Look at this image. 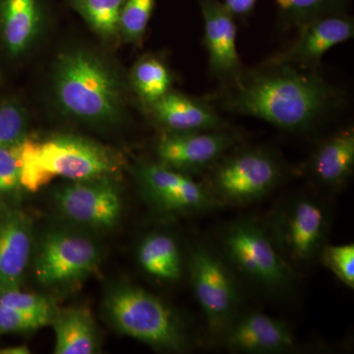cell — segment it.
<instances>
[{
    "instance_id": "obj_6",
    "label": "cell",
    "mask_w": 354,
    "mask_h": 354,
    "mask_svg": "<svg viewBox=\"0 0 354 354\" xmlns=\"http://www.w3.org/2000/svg\"><path fill=\"white\" fill-rule=\"evenodd\" d=\"M206 172L205 183L221 206L244 205L270 194L285 176V167L269 149L237 145Z\"/></svg>"
},
{
    "instance_id": "obj_8",
    "label": "cell",
    "mask_w": 354,
    "mask_h": 354,
    "mask_svg": "<svg viewBox=\"0 0 354 354\" xmlns=\"http://www.w3.org/2000/svg\"><path fill=\"white\" fill-rule=\"evenodd\" d=\"M328 227L325 207L313 198L298 196L279 207L270 230L283 257L293 267L308 264L320 255Z\"/></svg>"
},
{
    "instance_id": "obj_3",
    "label": "cell",
    "mask_w": 354,
    "mask_h": 354,
    "mask_svg": "<svg viewBox=\"0 0 354 354\" xmlns=\"http://www.w3.org/2000/svg\"><path fill=\"white\" fill-rule=\"evenodd\" d=\"M60 106L88 121H111L120 116V82L99 58L85 51L60 55L55 79Z\"/></svg>"
},
{
    "instance_id": "obj_2",
    "label": "cell",
    "mask_w": 354,
    "mask_h": 354,
    "mask_svg": "<svg viewBox=\"0 0 354 354\" xmlns=\"http://www.w3.org/2000/svg\"><path fill=\"white\" fill-rule=\"evenodd\" d=\"M120 156L97 142L57 135L38 141L24 137L22 148L21 184L26 190L37 192L55 177L73 181L106 178L120 174Z\"/></svg>"
},
{
    "instance_id": "obj_10",
    "label": "cell",
    "mask_w": 354,
    "mask_h": 354,
    "mask_svg": "<svg viewBox=\"0 0 354 354\" xmlns=\"http://www.w3.org/2000/svg\"><path fill=\"white\" fill-rule=\"evenodd\" d=\"M142 191L153 208L165 214H200L221 207L206 183L160 162L139 167Z\"/></svg>"
},
{
    "instance_id": "obj_14",
    "label": "cell",
    "mask_w": 354,
    "mask_h": 354,
    "mask_svg": "<svg viewBox=\"0 0 354 354\" xmlns=\"http://www.w3.org/2000/svg\"><path fill=\"white\" fill-rule=\"evenodd\" d=\"M204 22V44L211 75L221 85L232 82L243 64L236 46V23L221 0H198Z\"/></svg>"
},
{
    "instance_id": "obj_12",
    "label": "cell",
    "mask_w": 354,
    "mask_h": 354,
    "mask_svg": "<svg viewBox=\"0 0 354 354\" xmlns=\"http://www.w3.org/2000/svg\"><path fill=\"white\" fill-rule=\"evenodd\" d=\"M297 31L293 43L266 59L265 64L318 70L325 53L353 38L354 21L348 12L330 14L305 23Z\"/></svg>"
},
{
    "instance_id": "obj_21",
    "label": "cell",
    "mask_w": 354,
    "mask_h": 354,
    "mask_svg": "<svg viewBox=\"0 0 354 354\" xmlns=\"http://www.w3.org/2000/svg\"><path fill=\"white\" fill-rule=\"evenodd\" d=\"M138 260L144 271L153 278L165 281H177L181 278L180 250L171 235H148L140 244Z\"/></svg>"
},
{
    "instance_id": "obj_4",
    "label": "cell",
    "mask_w": 354,
    "mask_h": 354,
    "mask_svg": "<svg viewBox=\"0 0 354 354\" xmlns=\"http://www.w3.org/2000/svg\"><path fill=\"white\" fill-rule=\"evenodd\" d=\"M114 327L122 334L169 351H184L189 335L178 315L162 299L135 286L114 288L106 300Z\"/></svg>"
},
{
    "instance_id": "obj_22",
    "label": "cell",
    "mask_w": 354,
    "mask_h": 354,
    "mask_svg": "<svg viewBox=\"0 0 354 354\" xmlns=\"http://www.w3.org/2000/svg\"><path fill=\"white\" fill-rule=\"evenodd\" d=\"M131 83L141 101L150 106L171 92L172 76L160 58L145 57L133 67Z\"/></svg>"
},
{
    "instance_id": "obj_11",
    "label": "cell",
    "mask_w": 354,
    "mask_h": 354,
    "mask_svg": "<svg viewBox=\"0 0 354 354\" xmlns=\"http://www.w3.org/2000/svg\"><path fill=\"white\" fill-rule=\"evenodd\" d=\"M241 133L234 128L214 131L165 133L156 146L158 162L185 172H206L228 151L239 145Z\"/></svg>"
},
{
    "instance_id": "obj_18",
    "label": "cell",
    "mask_w": 354,
    "mask_h": 354,
    "mask_svg": "<svg viewBox=\"0 0 354 354\" xmlns=\"http://www.w3.org/2000/svg\"><path fill=\"white\" fill-rule=\"evenodd\" d=\"M309 167L317 183L330 189L348 183L354 169L353 130H342L324 140L312 153Z\"/></svg>"
},
{
    "instance_id": "obj_20",
    "label": "cell",
    "mask_w": 354,
    "mask_h": 354,
    "mask_svg": "<svg viewBox=\"0 0 354 354\" xmlns=\"http://www.w3.org/2000/svg\"><path fill=\"white\" fill-rule=\"evenodd\" d=\"M50 325L55 330V353H97L99 342L90 310L83 307H70L55 312Z\"/></svg>"
},
{
    "instance_id": "obj_13",
    "label": "cell",
    "mask_w": 354,
    "mask_h": 354,
    "mask_svg": "<svg viewBox=\"0 0 354 354\" xmlns=\"http://www.w3.org/2000/svg\"><path fill=\"white\" fill-rule=\"evenodd\" d=\"M58 209L69 220L95 228H111L122 213V198L109 177L73 181L55 194Z\"/></svg>"
},
{
    "instance_id": "obj_17",
    "label": "cell",
    "mask_w": 354,
    "mask_h": 354,
    "mask_svg": "<svg viewBox=\"0 0 354 354\" xmlns=\"http://www.w3.org/2000/svg\"><path fill=\"white\" fill-rule=\"evenodd\" d=\"M149 108L165 133L214 131L232 128L208 100L202 101L178 92L171 91Z\"/></svg>"
},
{
    "instance_id": "obj_26",
    "label": "cell",
    "mask_w": 354,
    "mask_h": 354,
    "mask_svg": "<svg viewBox=\"0 0 354 354\" xmlns=\"http://www.w3.org/2000/svg\"><path fill=\"white\" fill-rule=\"evenodd\" d=\"M24 137L14 143L0 146V196L22 187L21 174Z\"/></svg>"
},
{
    "instance_id": "obj_16",
    "label": "cell",
    "mask_w": 354,
    "mask_h": 354,
    "mask_svg": "<svg viewBox=\"0 0 354 354\" xmlns=\"http://www.w3.org/2000/svg\"><path fill=\"white\" fill-rule=\"evenodd\" d=\"M32 223L24 212L0 206V288H19L31 256Z\"/></svg>"
},
{
    "instance_id": "obj_32",
    "label": "cell",
    "mask_w": 354,
    "mask_h": 354,
    "mask_svg": "<svg viewBox=\"0 0 354 354\" xmlns=\"http://www.w3.org/2000/svg\"><path fill=\"white\" fill-rule=\"evenodd\" d=\"M30 349L26 346H9L0 349V354H29Z\"/></svg>"
},
{
    "instance_id": "obj_23",
    "label": "cell",
    "mask_w": 354,
    "mask_h": 354,
    "mask_svg": "<svg viewBox=\"0 0 354 354\" xmlns=\"http://www.w3.org/2000/svg\"><path fill=\"white\" fill-rule=\"evenodd\" d=\"M351 0H274L279 25L285 29L297 30L309 21L348 12Z\"/></svg>"
},
{
    "instance_id": "obj_5",
    "label": "cell",
    "mask_w": 354,
    "mask_h": 354,
    "mask_svg": "<svg viewBox=\"0 0 354 354\" xmlns=\"http://www.w3.org/2000/svg\"><path fill=\"white\" fill-rule=\"evenodd\" d=\"M223 248L245 278L272 295H288L295 286L292 266L286 260L270 228L252 218H239L225 228Z\"/></svg>"
},
{
    "instance_id": "obj_1",
    "label": "cell",
    "mask_w": 354,
    "mask_h": 354,
    "mask_svg": "<svg viewBox=\"0 0 354 354\" xmlns=\"http://www.w3.org/2000/svg\"><path fill=\"white\" fill-rule=\"evenodd\" d=\"M221 109L250 116L286 132L311 131L344 102V95L319 70L263 62L242 70L207 97Z\"/></svg>"
},
{
    "instance_id": "obj_15",
    "label": "cell",
    "mask_w": 354,
    "mask_h": 354,
    "mask_svg": "<svg viewBox=\"0 0 354 354\" xmlns=\"http://www.w3.org/2000/svg\"><path fill=\"white\" fill-rule=\"evenodd\" d=\"M221 339L230 351L241 353H288L295 344L288 324L257 311L239 314Z\"/></svg>"
},
{
    "instance_id": "obj_28",
    "label": "cell",
    "mask_w": 354,
    "mask_h": 354,
    "mask_svg": "<svg viewBox=\"0 0 354 354\" xmlns=\"http://www.w3.org/2000/svg\"><path fill=\"white\" fill-rule=\"evenodd\" d=\"M0 304L48 319L50 322L55 312L46 297L35 293L24 292L19 288H0Z\"/></svg>"
},
{
    "instance_id": "obj_29",
    "label": "cell",
    "mask_w": 354,
    "mask_h": 354,
    "mask_svg": "<svg viewBox=\"0 0 354 354\" xmlns=\"http://www.w3.org/2000/svg\"><path fill=\"white\" fill-rule=\"evenodd\" d=\"M50 325V321L0 304V333L30 332Z\"/></svg>"
},
{
    "instance_id": "obj_25",
    "label": "cell",
    "mask_w": 354,
    "mask_h": 354,
    "mask_svg": "<svg viewBox=\"0 0 354 354\" xmlns=\"http://www.w3.org/2000/svg\"><path fill=\"white\" fill-rule=\"evenodd\" d=\"M156 0H124L120 14V32L128 43H140L155 9Z\"/></svg>"
},
{
    "instance_id": "obj_31",
    "label": "cell",
    "mask_w": 354,
    "mask_h": 354,
    "mask_svg": "<svg viewBox=\"0 0 354 354\" xmlns=\"http://www.w3.org/2000/svg\"><path fill=\"white\" fill-rule=\"evenodd\" d=\"M258 0H223V6L236 19H246L255 9Z\"/></svg>"
},
{
    "instance_id": "obj_7",
    "label": "cell",
    "mask_w": 354,
    "mask_h": 354,
    "mask_svg": "<svg viewBox=\"0 0 354 354\" xmlns=\"http://www.w3.org/2000/svg\"><path fill=\"white\" fill-rule=\"evenodd\" d=\"M195 298L212 337L223 339L239 315L241 293L232 270L209 247H193L188 261Z\"/></svg>"
},
{
    "instance_id": "obj_24",
    "label": "cell",
    "mask_w": 354,
    "mask_h": 354,
    "mask_svg": "<svg viewBox=\"0 0 354 354\" xmlns=\"http://www.w3.org/2000/svg\"><path fill=\"white\" fill-rule=\"evenodd\" d=\"M70 6L102 39L120 32V14L124 0H67Z\"/></svg>"
},
{
    "instance_id": "obj_9",
    "label": "cell",
    "mask_w": 354,
    "mask_h": 354,
    "mask_svg": "<svg viewBox=\"0 0 354 354\" xmlns=\"http://www.w3.org/2000/svg\"><path fill=\"white\" fill-rule=\"evenodd\" d=\"M100 264L101 252L94 242L80 235L55 232L39 242L34 272L41 285L67 288L92 276Z\"/></svg>"
},
{
    "instance_id": "obj_27",
    "label": "cell",
    "mask_w": 354,
    "mask_h": 354,
    "mask_svg": "<svg viewBox=\"0 0 354 354\" xmlns=\"http://www.w3.org/2000/svg\"><path fill=\"white\" fill-rule=\"evenodd\" d=\"M321 261L342 283L354 288V245L353 243L330 245L326 243L320 252Z\"/></svg>"
},
{
    "instance_id": "obj_30",
    "label": "cell",
    "mask_w": 354,
    "mask_h": 354,
    "mask_svg": "<svg viewBox=\"0 0 354 354\" xmlns=\"http://www.w3.org/2000/svg\"><path fill=\"white\" fill-rule=\"evenodd\" d=\"M26 121L22 111L13 104L0 106V146L14 143L25 136Z\"/></svg>"
},
{
    "instance_id": "obj_19",
    "label": "cell",
    "mask_w": 354,
    "mask_h": 354,
    "mask_svg": "<svg viewBox=\"0 0 354 354\" xmlns=\"http://www.w3.org/2000/svg\"><path fill=\"white\" fill-rule=\"evenodd\" d=\"M44 0H0V29L12 55L27 50L41 29Z\"/></svg>"
}]
</instances>
